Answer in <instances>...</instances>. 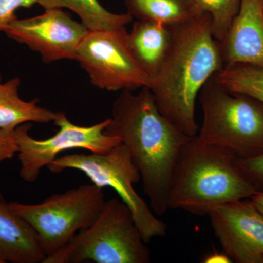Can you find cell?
Segmentation results:
<instances>
[{"label":"cell","mask_w":263,"mask_h":263,"mask_svg":"<svg viewBox=\"0 0 263 263\" xmlns=\"http://www.w3.org/2000/svg\"><path fill=\"white\" fill-rule=\"evenodd\" d=\"M105 134L125 145L139 170L143 192L157 216L168 210L170 183L180 152L192 137L162 115L149 88L122 91L113 104Z\"/></svg>","instance_id":"cell-1"},{"label":"cell","mask_w":263,"mask_h":263,"mask_svg":"<svg viewBox=\"0 0 263 263\" xmlns=\"http://www.w3.org/2000/svg\"><path fill=\"white\" fill-rule=\"evenodd\" d=\"M170 27L171 46L149 89L160 113L193 138L199 130L195 104L200 90L224 62L210 15L197 13Z\"/></svg>","instance_id":"cell-2"},{"label":"cell","mask_w":263,"mask_h":263,"mask_svg":"<svg viewBox=\"0 0 263 263\" xmlns=\"http://www.w3.org/2000/svg\"><path fill=\"white\" fill-rule=\"evenodd\" d=\"M235 156L193 137L183 146L170 183L168 209L208 215L214 208L257 193L235 165Z\"/></svg>","instance_id":"cell-3"},{"label":"cell","mask_w":263,"mask_h":263,"mask_svg":"<svg viewBox=\"0 0 263 263\" xmlns=\"http://www.w3.org/2000/svg\"><path fill=\"white\" fill-rule=\"evenodd\" d=\"M202 122L197 138L224 148L235 157L263 154V103L248 95L232 92L213 76L200 90Z\"/></svg>","instance_id":"cell-4"},{"label":"cell","mask_w":263,"mask_h":263,"mask_svg":"<svg viewBox=\"0 0 263 263\" xmlns=\"http://www.w3.org/2000/svg\"><path fill=\"white\" fill-rule=\"evenodd\" d=\"M145 243L129 207L118 197L106 200L91 226L78 232L43 263H148Z\"/></svg>","instance_id":"cell-5"},{"label":"cell","mask_w":263,"mask_h":263,"mask_svg":"<svg viewBox=\"0 0 263 263\" xmlns=\"http://www.w3.org/2000/svg\"><path fill=\"white\" fill-rule=\"evenodd\" d=\"M47 167L52 174L76 170L86 175L98 187L115 190L119 198L130 209L145 243L167 233V224L157 218L135 190V183L141 180V174L122 143L105 154L91 152L61 156Z\"/></svg>","instance_id":"cell-6"},{"label":"cell","mask_w":263,"mask_h":263,"mask_svg":"<svg viewBox=\"0 0 263 263\" xmlns=\"http://www.w3.org/2000/svg\"><path fill=\"white\" fill-rule=\"evenodd\" d=\"M105 202L103 189L91 183L53 194L39 204L11 202L10 205L35 231L47 257L65 247L78 232L91 226Z\"/></svg>","instance_id":"cell-7"},{"label":"cell","mask_w":263,"mask_h":263,"mask_svg":"<svg viewBox=\"0 0 263 263\" xmlns=\"http://www.w3.org/2000/svg\"><path fill=\"white\" fill-rule=\"evenodd\" d=\"M108 119L91 126L73 124L63 112H58L53 123L59 127L54 136L37 140L29 134L32 124L25 123L15 128L21 178L27 183L37 181L43 167L65 151L89 150L92 153L105 154L121 143L116 137L105 134Z\"/></svg>","instance_id":"cell-8"},{"label":"cell","mask_w":263,"mask_h":263,"mask_svg":"<svg viewBox=\"0 0 263 263\" xmlns=\"http://www.w3.org/2000/svg\"><path fill=\"white\" fill-rule=\"evenodd\" d=\"M125 29L89 31L76 52V60L91 84L108 91L150 88L152 79L132 54Z\"/></svg>","instance_id":"cell-9"},{"label":"cell","mask_w":263,"mask_h":263,"mask_svg":"<svg viewBox=\"0 0 263 263\" xmlns=\"http://www.w3.org/2000/svg\"><path fill=\"white\" fill-rule=\"evenodd\" d=\"M89 29L60 8L45 9L37 16L16 18L5 33L40 53L45 63L76 60V52Z\"/></svg>","instance_id":"cell-10"},{"label":"cell","mask_w":263,"mask_h":263,"mask_svg":"<svg viewBox=\"0 0 263 263\" xmlns=\"http://www.w3.org/2000/svg\"><path fill=\"white\" fill-rule=\"evenodd\" d=\"M208 216L223 252L233 262L263 263V214L249 199L223 204Z\"/></svg>","instance_id":"cell-11"},{"label":"cell","mask_w":263,"mask_h":263,"mask_svg":"<svg viewBox=\"0 0 263 263\" xmlns=\"http://www.w3.org/2000/svg\"><path fill=\"white\" fill-rule=\"evenodd\" d=\"M219 47L224 67L243 64L263 68V0H241Z\"/></svg>","instance_id":"cell-12"},{"label":"cell","mask_w":263,"mask_h":263,"mask_svg":"<svg viewBox=\"0 0 263 263\" xmlns=\"http://www.w3.org/2000/svg\"><path fill=\"white\" fill-rule=\"evenodd\" d=\"M0 256L6 262L43 263L46 258L35 231L0 194Z\"/></svg>","instance_id":"cell-13"},{"label":"cell","mask_w":263,"mask_h":263,"mask_svg":"<svg viewBox=\"0 0 263 263\" xmlns=\"http://www.w3.org/2000/svg\"><path fill=\"white\" fill-rule=\"evenodd\" d=\"M171 27L150 21L137 20L127 34L132 54L153 79L163 62L171 43Z\"/></svg>","instance_id":"cell-14"},{"label":"cell","mask_w":263,"mask_h":263,"mask_svg":"<svg viewBox=\"0 0 263 263\" xmlns=\"http://www.w3.org/2000/svg\"><path fill=\"white\" fill-rule=\"evenodd\" d=\"M20 86L18 77L3 82L0 74V129H14L25 123L53 122L58 112L40 106L37 99L22 100L19 96Z\"/></svg>","instance_id":"cell-15"},{"label":"cell","mask_w":263,"mask_h":263,"mask_svg":"<svg viewBox=\"0 0 263 263\" xmlns=\"http://www.w3.org/2000/svg\"><path fill=\"white\" fill-rule=\"evenodd\" d=\"M44 9L67 8L80 18L89 31H114L125 29L133 21L129 13H115L101 5L100 0H39Z\"/></svg>","instance_id":"cell-16"},{"label":"cell","mask_w":263,"mask_h":263,"mask_svg":"<svg viewBox=\"0 0 263 263\" xmlns=\"http://www.w3.org/2000/svg\"><path fill=\"white\" fill-rule=\"evenodd\" d=\"M124 3L127 13L133 18L168 27L183 23L197 14L186 0H124Z\"/></svg>","instance_id":"cell-17"},{"label":"cell","mask_w":263,"mask_h":263,"mask_svg":"<svg viewBox=\"0 0 263 263\" xmlns=\"http://www.w3.org/2000/svg\"><path fill=\"white\" fill-rule=\"evenodd\" d=\"M214 76L232 92L248 95L263 103V68L235 64L226 66Z\"/></svg>","instance_id":"cell-18"},{"label":"cell","mask_w":263,"mask_h":263,"mask_svg":"<svg viewBox=\"0 0 263 263\" xmlns=\"http://www.w3.org/2000/svg\"><path fill=\"white\" fill-rule=\"evenodd\" d=\"M197 13H208L212 18L213 35L222 41L239 10L241 0H186Z\"/></svg>","instance_id":"cell-19"},{"label":"cell","mask_w":263,"mask_h":263,"mask_svg":"<svg viewBox=\"0 0 263 263\" xmlns=\"http://www.w3.org/2000/svg\"><path fill=\"white\" fill-rule=\"evenodd\" d=\"M235 165L257 192H263V154L252 158L235 157Z\"/></svg>","instance_id":"cell-20"},{"label":"cell","mask_w":263,"mask_h":263,"mask_svg":"<svg viewBox=\"0 0 263 263\" xmlns=\"http://www.w3.org/2000/svg\"><path fill=\"white\" fill-rule=\"evenodd\" d=\"M39 0H0V32L18 18L15 12L19 8H29L38 4Z\"/></svg>","instance_id":"cell-21"},{"label":"cell","mask_w":263,"mask_h":263,"mask_svg":"<svg viewBox=\"0 0 263 263\" xmlns=\"http://www.w3.org/2000/svg\"><path fill=\"white\" fill-rule=\"evenodd\" d=\"M18 151L15 129H0V163L13 158Z\"/></svg>","instance_id":"cell-22"},{"label":"cell","mask_w":263,"mask_h":263,"mask_svg":"<svg viewBox=\"0 0 263 263\" xmlns=\"http://www.w3.org/2000/svg\"><path fill=\"white\" fill-rule=\"evenodd\" d=\"M202 262L205 263H228L233 262V261L224 252L219 253V252H215L206 256Z\"/></svg>","instance_id":"cell-23"},{"label":"cell","mask_w":263,"mask_h":263,"mask_svg":"<svg viewBox=\"0 0 263 263\" xmlns=\"http://www.w3.org/2000/svg\"><path fill=\"white\" fill-rule=\"evenodd\" d=\"M249 200L263 214V192H257Z\"/></svg>","instance_id":"cell-24"},{"label":"cell","mask_w":263,"mask_h":263,"mask_svg":"<svg viewBox=\"0 0 263 263\" xmlns=\"http://www.w3.org/2000/svg\"><path fill=\"white\" fill-rule=\"evenodd\" d=\"M5 262H5L4 259H3V257H2L1 256H0V263H5Z\"/></svg>","instance_id":"cell-25"}]
</instances>
